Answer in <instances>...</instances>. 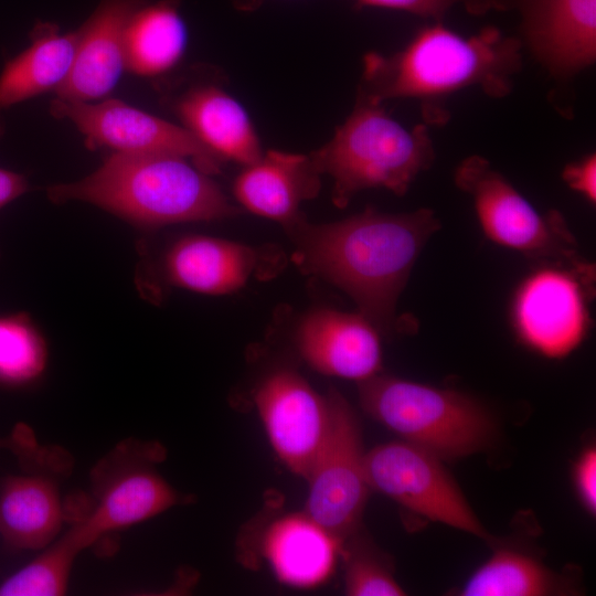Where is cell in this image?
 <instances>
[{
  "label": "cell",
  "instance_id": "1",
  "mask_svg": "<svg viewBox=\"0 0 596 596\" xmlns=\"http://www.w3.org/2000/svg\"><path fill=\"white\" fill-rule=\"evenodd\" d=\"M297 264L348 294L377 330L396 329V306L417 257L440 222L430 209L389 214L368 207L348 219L285 226Z\"/></svg>",
  "mask_w": 596,
  "mask_h": 596
},
{
  "label": "cell",
  "instance_id": "2",
  "mask_svg": "<svg viewBox=\"0 0 596 596\" xmlns=\"http://www.w3.org/2000/svg\"><path fill=\"white\" fill-rule=\"evenodd\" d=\"M522 47L520 39L494 26L464 36L436 21L393 54L368 53L359 93L379 103L415 99L425 124L440 126L449 120L445 103L461 91L509 95L522 68Z\"/></svg>",
  "mask_w": 596,
  "mask_h": 596
},
{
  "label": "cell",
  "instance_id": "3",
  "mask_svg": "<svg viewBox=\"0 0 596 596\" xmlns=\"http://www.w3.org/2000/svg\"><path fill=\"white\" fill-rule=\"evenodd\" d=\"M210 175L180 156L115 152L84 179L50 187L47 195L56 203L88 202L143 227L234 216L237 209Z\"/></svg>",
  "mask_w": 596,
  "mask_h": 596
},
{
  "label": "cell",
  "instance_id": "4",
  "mask_svg": "<svg viewBox=\"0 0 596 596\" xmlns=\"http://www.w3.org/2000/svg\"><path fill=\"white\" fill-rule=\"evenodd\" d=\"M310 157L318 171L333 180L332 201L343 207L366 189L405 194L432 167L435 148L426 124L408 129L382 103L359 93L351 114Z\"/></svg>",
  "mask_w": 596,
  "mask_h": 596
},
{
  "label": "cell",
  "instance_id": "5",
  "mask_svg": "<svg viewBox=\"0 0 596 596\" xmlns=\"http://www.w3.org/2000/svg\"><path fill=\"white\" fill-rule=\"evenodd\" d=\"M166 458L153 440L118 443L91 470V491L56 541L77 557L103 538L145 522L192 497L174 489L156 469Z\"/></svg>",
  "mask_w": 596,
  "mask_h": 596
},
{
  "label": "cell",
  "instance_id": "6",
  "mask_svg": "<svg viewBox=\"0 0 596 596\" xmlns=\"http://www.w3.org/2000/svg\"><path fill=\"white\" fill-rule=\"evenodd\" d=\"M358 387L369 416L441 460L469 456L493 440L492 416L460 392L379 374Z\"/></svg>",
  "mask_w": 596,
  "mask_h": 596
},
{
  "label": "cell",
  "instance_id": "7",
  "mask_svg": "<svg viewBox=\"0 0 596 596\" xmlns=\"http://www.w3.org/2000/svg\"><path fill=\"white\" fill-rule=\"evenodd\" d=\"M456 185L468 193L485 235L500 246L538 258L565 263L593 289L594 265L577 252L574 236L557 211L542 215L481 156H469L457 167Z\"/></svg>",
  "mask_w": 596,
  "mask_h": 596
},
{
  "label": "cell",
  "instance_id": "8",
  "mask_svg": "<svg viewBox=\"0 0 596 596\" xmlns=\"http://www.w3.org/2000/svg\"><path fill=\"white\" fill-rule=\"evenodd\" d=\"M330 425L307 479L309 494L304 512L343 542L360 529L370 486L358 416L334 387L327 392Z\"/></svg>",
  "mask_w": 596,
  "mask_h": 596
},
{
  "label": "cell",
  "instance_id": "9",
  "mask_svg": "<svg viewBox=\"0 0 596 596\" xmlns=\"http://www.w3.org/2000/svg\"><path fill=\"white\" fill-rule=\"evenodd\" d=\"M443 461L404 440L377 445L364 459L371 489L432 521L488 539Z\"/></svg>",
  "mask_w": 596,
  "mask_h": 596
},
{
  "label": "cell",
  "instance_id": "10",
  "mask_svg": "<svg viewBox=\"0 0 596 596\" xmlns=\"http://www.w3.org/2000/svg\"><path fill=\"white\" fill-rule=\"evenodd\" d=\"M51 113L71 120L92 147L116 152L164 153L184 157L207 174L219 173L221 160L189 130L119 99L100 103L54 99Z\"/></svg>",
  "mask_w": 596,
  "mask_h": 596
},
{
  "label": "cell",
  "instance_id": "11",
  "mask_svg": "<svg viewBox=\"0 0 596 596\" xmlns=\"http://www.w3.org/2000/svg\"><path fill=\"white\" fill-rule=\"evenodd\" d=\"M254 401L278 458L307 480L329 430L327 394L316 392L296 371L280 368L258 384Z\"/></svg>",
  "mask_w": 596,
  "mask_h": 596
},
{
  "label": "cell",
  "instance_id": "12",
  "mask_svg": "<svg viewBox=\"0 0 596 596\" xmlns=\"http://www.w3.org/2000/svg\"><path fill=\"white\" fill-rule=\"evenodd\" d=\"M592 295L572 270L540 269L518 289L512 321L520 339L549 358H562L584 339L589 327L585 295Z\"/></svg>",
  "mask_w": 596,
  "mask_h": 596
},
{
  "label": "cell",
  "instance_id": "13",
  "mask_svg": "<svg viewBox=\"0 0 596 596\" xmlns=\"http://www.w3.org/2000/svg\"><path fill=\"white\" fill-rule=\"evenodd\" d=\"M522 45L555 78L571 79L596 60V0H521Z\"/></svg>",
  "mask_w": 596,
  "mask_h": 596
},
{
  "label": "cell",
  "instance_id": "14",
  "mask_svg": "<svg viewBox=\"0 0 596 596\" xmlns=\"http://www.w3.org/2000/svg\"><path fill=\"white\" fill-rule=\"evenodd\" d=\"M296 341L304 360L322 374L361 382L381 370L379 330L361 313L315 309L301 319Z\"/></svg>",
  "mask_w": 596,
  "mask_h": 596
},
{
  "label": "cell",
  "instance_id": "15",
  "mask_svg": "<svg viewBox=\"0 0 596 596\" xmlns=\"http://www.w3.org/2000/svg\"><path fill=\"white\" fill-rule=\"evenodd\" d=\"M74 467L55 466L9 475L0 482V536L12 551H41L66 522L60 483Z\"/></svg>",
  "mask_w": 596,
  "mask_h": 596
},
{
  "label": "cell",
  "instance_id": "16",
  "mask_svg": "<svg viewBox=\"0 0 596 596\" xmlns=\"http://www.w3.org/2000/svg\"><path fill=\"white\" fill-rule=\"evenodd\" d=\"M142 0H102L77 30L78 39L67 78L57 98L92 102L108 94L119 81L125 60V33Z\"/></svg>",
  "mask_w": 596,
  "mask_h": 596
},
{
  "label": "cell",
  "instance_id": "17",
  "mask_svg": "<svg viewBox=\"0 0 596 596\" xmlns=\"http://www.w3.org/2000/svg\"><path fill=\"white\" fill-rule=\"evenodd\" d=\"M320 174L310 155L268 150L244 166L233 193L245 210L287 226L301 216L300 204L318 194Z\"/></svg>",
  "mask_w": 596,
  "mask_h": 596
},
{
  "label": "cell",
  "instance_id": "18",
  "mask_svg": "<svg viewBox=\"0 0 596 596\" xmlns=\"http://www.w3.org/2000/svg\"><path fill=\"white\" fill-rule=\"evenodd\" d=\"M259 253L230 240L188 235L167 251L163 268L174 286L205 295L241 289L257 268Z\"/></svg>",
  "mask_w": 596,
  "mask_h": 596
},
{
  "label": "cell",
  "instance_id": "19",
  "mask_svg": "<svg viewBox=\"0 0 596 596\" xmlns=\"http://www.w3.org/2000/svg\"><path fill=\"white\" fill-rule=\"evenodd\" d=\"M174 108L184 128L221 161L246 166L262 156L247 113L220 86H193L177 99Z\"/></svg>",
  "mask_w": 596,
  "mask_h": 596
},
{
  "label": "cell",
  "instance_id": "20",
  "mask_svg": "<svg viewBox=\"0 0 596 596\" xmlns=\"http://www.w3.org/2000/svg\"><path fill=\"white\" fill-rule=\"evenodd\" d=\"M341 544L301 511L285 515L272 525L265 552L279 581L311 587L331 575Z\"/></svg>",
  "mask_w": 596,
  "mask_h": 596
},
{
  "label": "cell",
  "instance_id": "21",
  "mask_svg": "<svg viewBox=\"0 0 596 596\" xmlns=\"http://www.w3.org/2000/svg\"><path fill=\"white\" fill-rule=\"evenodd\" d=\"M77 39V31L62 34L54 24H38L31 45L9 61L0 75V108L56 91L71 72Z\"/></svg>",
  "mask_w": 596,
  "mask_h": 596
},
{
  "label": "cell",
  "instance_id": "22",
  "mask_svg": "<svg viewBox=\"0 0 596 596\" xmlns=\"http://www.w3.org/2000/svg\"><path fill=\"white\" fill-rule=\"evenodd\" d=\"M185 43L187 30L178 1L143 2L126 28V67L145 76L161 74L178 63Z\"/></svg>",
  "mask_w": 596,
  "mask_h": 596
},
{
  "label": "cell",
  "instance_id": "23",
  "mask_svg": "<svg viewBox=\"0 0 596 596\" xmlns=\"http://www.w3.org/2000/svg\"><path fill=\"white\" fill-rule=\"evenodd\" d=\"M554 573L535 557L499 549L466 582L464 596H542L557 594Z\"/></svg>",
  "mask_w": 596,
  "mask_h": 596
},
{
  "label": "cell",
  "instance_id": "24",
  "mask_svg": "<svg viewBox=\"0 0 596 596\" xmlns=\"http://www.w3.org/2000/svg\"><path fill=\"white\" fill-rule=\"evenodd\" d=\"M47 361L46 341L26 313L0 316V384L28 385L41 377Z\"/></svg>",
  "mask_w": 596,
  "mask_h": 596
},
{
  "label": "cell",
  "instance_id": "25",
  "mask_svg": "<svg viewBox=\"0 0 596 596\" xmlns=\"http://www.w3.org/2000/svg\"><path fill=\"white\" fill-rule=\"evenodd\" d=\"M358 529L341 544L344 555V593L349 596H401L405 595L393 576L385 556L359 534Z\"/></svg>",
  "mask_w": 596,
  "mask_h": 596
},
{
  "label": "cell",
  "instance_id": "26",
  "mask_svg": "<svg viewBox=\"0 0 596 596\" xmlns=\"http://www.w3.org/2000/svg\"><path fill=\"white\" fill-rule=\"evenodd\" d=\"M75 562L52 544L0 583V596H61L67 592Z\"/></svg>",
  "mask_w": 596,
  "mask_h": 596
},
{
  "label": "cell",
  "instance_id": "27",
  "mask_svg": "<svg viewBox=\"0 0 596 596\" xmlns=\"http://www.w3.org/2000/svg\"><path fill=\"white\" fill-rule=\"evenodd\" d=\"M361 6L404 11L439 21L451 8L461 6L471 14L517 9L521 0H356Z\"/></svg>",
  "mask_w": 596,
  "mask_h": 596
},
{
  "label": "cell",
  "instance_id": "28",
  "mask_svg": "<svg viewBox=\"0 0 596 596\" xmlns=\"http://www.w3.org/2000/svg\"><path fill=\"white\" fill-rule=\"evenodd\" d=\"M0 450H9L15 456L21 470H30L47 465L54 458L57 446L39 444L32 428L19 423L8 436L0 437Z\"/></svg>",
  "mask_w": 596,
  "mask_h": 596
},
{
  "label": "cell",
  "instance_id": "29",
  "mask_svg": "<svg viewBox=\"0 0 596 596\" xmlns=\"http://www.w3.org/2000/svg\"><path fill=\"white\" fill-rule=\"evenodd\" d=\"M564 182L590 203L596 202V156L589 153L564 167Z\"/></svg>",
  "mask_w": 596,
  "mask_h": 596
},
{
  "label": "cell",
  "instance_id": "30",
  "mask_svg": "<svg viewBox=\"0 0 596 596\" xmlns=\"http://www.w3.org/2000/svg\"><path fill=\"white\" fill-rule=\"evenodd\" d=\"M575 483L578 494L586 509L595 513L596 511V451L589 448L576 462Z\"/></svg>",
  "mask_w": 596,
  "mask_h": 596
},
{
  "label": "cell",
  "instance_id": "31",
  "mask_svg": "<svg viewBox=\"0 0 596 596\" xmlns=\"http://www.w3.org/2000/svg\"><path fill=\"white\" fill-rule=\"evenodd\" d=\"M26 190L28 181L23 175L0 168V209Z\"/></svg>",
  "mask_w": 596,
  "mask_h": 596
}]
</instances>
